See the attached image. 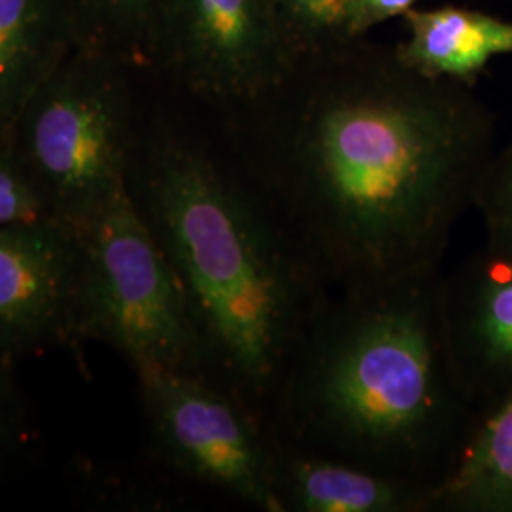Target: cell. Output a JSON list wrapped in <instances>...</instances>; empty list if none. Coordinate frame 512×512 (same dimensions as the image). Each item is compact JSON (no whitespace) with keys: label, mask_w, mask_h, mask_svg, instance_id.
<instances>
[{"label":"cell","mask_w":512,"mask_h":512,"mask_svg":"<svg viewBox=\"0 0 512 512\" xmlns=\"http://www.w3.org/2000/svg\"><path fill=\"white\" fill-rule=\"evenodd\" d=\"M213 110L329 293L439 274L495 152L475 86L425 76L366 37Z\"/></svg>","instance_id":"obj_1"},{"label":"cell","mask_w":512,"mask_h":512,"mask_svg":"<svg viewBox=\"0 0 512 512\" xmlns=\"http://www.w3.org/2000/svg\"><path fill=\"white\" fill-rule=\"evenodd\" d=\"M148 74L129 196L181 285L207 378L268 423L294 348L330 293L217 112L150 71L147 84Z\"/></svg>","instance_id":"obj_2"},{"label":"cell","mask_w":512,"mask_h":512,"mask_svg":"<svg viewBox=\"0 0 512 512\" xmlns=\"http://www.w3.org/2000/svg\"><path fill=\"white\" fill-rule=\"evenodd\" d=\"M439 279L330 293L275 393V439L435 490L478 421L442 346Z\"/></svg>","instance_id":"obj_3"},{"label":"cell","mask_w":512,"mask_h":512,"mask_svg":"<svg viewBox=\"0 0 512 512\" xmlns=\"http://www.w3.org/2000/svg\"><path fill=\"white\" fill-rule=\"evenodd\" d=\"M147 71L74 50L12 126L0 129L46 190L55 215L76 230L128 188Z\"/></svg>","instance_id":"obj_4"},{"label":"cell","mask_w":512,"mask_h":512,"mask_svg":"<svg viewBox=\"0 0 512 512\" xmlns=\"http://www.w3.org/2000/svg\"><path fill=\"white\" fill-rule=\"evenodd\" d=\"M80 239L76 342L116 349L135 374L175 370L207 376L181 285L128 188L80 228Z\"/></svg>","instance_id":"obj_5"},{"label":"cell","mask_w":512,"mask_h":512,"mask_svg":"<svg viewBox=\"0 0 512 512\" xmlns=\"http://www.w3.org/2000/svg\"><path fill=\"white\" fill-rule=\"evenodd\" d=\"M137 387L154 452L171 471L258 511L279 512L274 433L247 404L188 372L143 370Z\"/></svg>","instance_id":"obj_6"},{"label":"cell","mask_w":512,"mask_h":512,"mask_svg":"<svg viewBox=\"0 0 512 512\" xmlns=\"http://www.w3.org/2000/svg\"><path fill=\"white\" fill-rule=\"evenodd\" d=\"M294 67L274 0H156L148 71L173 92L213 109L238 107Z\"/></svg>","instance_id":"obj_7"},{"label":"cell","mask_w":512,"mask_h":512,"mask_svg":"<svg viewBox=\"0 0 512 512\" xmlns=\"http://www.w3.org/2000/svg\"><path fill=\"white\" fill-rule=\"evenodd\" d=\"M80 230L52 219L0 228V363L78 346Z\"/></svg>","instance_id":"obj_8"},{"label":"cell","mask_w":512,"mask_h":512,"mask_svg":"<svg viewBox=\"0 0 512 512\" xmlns=\"http://www.w3.org/2000/svg\"><path fill=\"white\" fill-rule=\"evenodd\" d=\"M442 346L476 416L512 397V243L482 247L439 279Z\"/></svg>","instance_id":"obj_9"},{"label":"cell","mask_w":512,"mask_h":512,"mask_svg":"<svg viewBox=\"0 0 512 512\" xmlns=\"http://www.w3.org/2000/svg\"><path fill=\"white\" fill-rule=\"evenodd\" d=\"M279 512H429L433 488L275 439Z\"/></svg>","instance_id":"obj_10"},{"label":"cell","mask_w":512,"mask_h":512,"mask_svg":"<svg viewBox=\"0 0 512 512\" xmlns=\"http://www.w3.org/2000/svg\"><path fill=\"white\" fill-rule=\"evenodd\" d=\"M406 38L395 44L404 63L425 76L476 86L501 55H512V21L467 6L414 8Z\"/></svg>","instance_id":"obj_11"},{"label":"cell","mask_w":512,"mask_h":512,"mask_svg":"<svg viewBox=\"0 0 512 512\" xmlns=\"http://www.w3.org/2000/svg\"><path fill=\"white\" fill-rule=\"evenodd\" d=\"M74 50L69 0H0V129Z\"/></svg>","instance_id":"obj_12"},{"label":"cell","mask_w":512,"mask_h":512,"mask_svg":"<svg viewBox=\"0 0 512 512\" xmlns=\"http://www.w3.org/2000/svg\"><path fill=\"white\" fill-rule=\"evenodd\" d=\"M429 512H512V397L478 418Z\"/></svg>","instance_id":"obj_13"},{"label":"cell","mask_w":512,"mask_h":512,"mask_svg":"<svg viewBox=\"0 0 512 512\" xmlns=\"http://www.w3.org/2000/svg\"><path fill=\"white\" fill-rule=\"evenodd\" d=\"M76 50L150 67L156 0H69Z\"/></svg>","instance_id":"obj_14"},{"label":"cell","mask_w":512,"mask_h":512,"mask_svg":"<svg viewBox=\"0 0 512 512\" xmlns=\"http://www.w3.org/2000/svg\"><path fill=\"white\" fill-rule=\"evenodd\" d=\"M274 6L296 65L359 40L353 29L355 0H274Z\"/></svg>","instance_id":"obj_15"},{"label":"cell","mask_w":512,"mask_h":512,"mask_svg":"<svg viewBox=\"0 0 512 512\" xmlns=\"http://www.w3.org/2000/svg\"><path fill=\"white\" fill-rule=\"evenodd\" d=\"M52 219L59 217L46 190L19 156L14 141L0 133V228Z\"/></svg>","instance_id":"obj_16"},{"label":"cell","mask_w":512,"mask_h":512,"mask_svg":"<svg viewBox=\"0 0 512 512\" xmlns=\"http://www.w3.org/2000/svg\"><path fill=\"white\" fill-rule=\"evenodd\" d=\"M473 207L486 224V236L512 243V143L494 152L476 184Z\"/></svg>","instance_id":"obj_17"},{"label":"cell","mask_w":512,"mask_h":512,"mask_svg":"<svg viewBox=\"0 0 512 512\" xmlns=\"http://www.w3.org/2000/svg\"><path fill=\"white\" fill-rule=\"evenodd\" d=\"M418 0H355L353 29L357 38L368 37L372 29L391 19L406 18Z\"/></svg>","instance_id":"obj_18"}]
</instances>
